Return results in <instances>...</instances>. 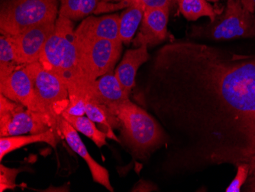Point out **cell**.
Wrapping results in <instances>:
<instances>
[{
    "label": "cell",
    "mask_w": 255,
    "mask_h": 192,
    "mask_svg": "<svg viewBox=\"0 0 255 192\" xmlns=\"http://www.w3.org/2000/svg\"><path fill=\"white\" fill-rule=\"evenodd\" d=\"M150 58L147 44H141L135 49L128 50L120 64L115 71L125 93L129 97L131 90L135 86L137 70Z\"/></svg>",
    "instance_id": "15"
},
{
    "label": "cell",
    "mask_w": 255,
    "mask_h": 192,
    "mask_svg": "<svg viewBox=\"0 0 255 192\" xmlns=\"http://www.w3.org/2000/svg\"><path fill=\"white\" fill-rule=\"evenodd\" d=\"M57 132L50 130L43 133L30 134L29 136H13L1 137L0 139V160L11 152L19 150L24 146L37 143H48L52 147H56L57 143Z\"/></svg>",
    "instance_id": "16"
},
{
    "label": "cell",
    "mask_w": 255,
    "mask_h": 192,
    "mask_svg": "<svg viewBox=\"0 0 255 192\" xmlns=\"http://www.w3.org/2000/svg\"><path fill=\"white\" fill-rule=\"evenodd\" d=\"M88 99L97 100L113 114L115 109L129 97L125 93L115 72H110L90 82Z\"/></svg>",
    "instance_id": "14"
},
{
    "label": "cell",
    "mask_w": 255,
    "mask_h": 192,
    "mask_svg": "<svg viewBox=\"0 0 255 192\" xmlns=\"http://www.w3.org/2000/svg\"><path fill=\"white\" fill-rule=\"evenodd\" d=\"M170 7L148 8L144 10L141 28L134 38L135 46H154L166 39Z\"/></svg>",
    "instance_id": "11"
},
{
    "label": "cell",
    "mask_w": 255,
    "mask_h": 192,
    "mask_svg": "<svg viewBox=\"0 0 255 192\" xmlns=\"http://www.w3.org/2000/svg\"><path fill=\"white\" fill-rule=\"evenodd\" d=\"M207 1H210V2H217L218 0H207Z\"/></svg>",
    "instance_id": "29"
},
{
    "label": "cell",
    "mask_w": 255,
    "mask_h": 192,
    "mask_svg": "<svg viewBox=\"0 0 255 192\" xmlns=\"http://www.w3.org/2000/svg\"><path fill=\"white\" fill-rule=\"evenodd\" d=\"M144 12L142 7L133 4L127 7L120 15V38L123 44H128L131 42L139 24L142 21Z\"/></svg>",
    "instance_id": "18"
},
{
    "label": "cell",
    "mask_w": 255,
    "mask_h": 192,
    "mask_svg": "<svg viewBox=\"0 0 255 192\" xmlns=\"http://www.w3.org/2000/svg\"><path fill=\"white\" fill-rule=\"evenodd\" d=\"M86 115L95 123L103 126L107 137L112 140L119 141L113 133V128H120L118 119L110 111V109L97 100L88 99L86 107Z\"/></svg>",
    "instance_id": "17"
},
{
    "label": "cell",
    "mask_w": 255,
    "mask_h": 192,
    "mask_svg": "<svg viewBox=\"0 0 255 192\" xmlns=\"http://www.w3.org/2000/svg\"><path fill=\"white\" fill-rule=\"evenodd\" d=\"M250 173V166L249 163H242L239 165L238 173L234 180L232 182L230 186L226 189L227 192H240L241 187L244 184Z\"/></svg>",
    "instance_id": "24"
},
{
    "label": "cell",
    "mask_w": 255,
    "mask_h": 192,
    "mask_svg": "<svg viewBox=\"0 0 255 192\" xmlns=\"http://www.w3.org/2000/svg\"><path fill=\"white\" fill-rule=\"evenodd\" d=\"M130 4H136L142 7L144 10L148 8H163L170 7L177 0H127Z\"/></svg>",
    "instance_id": "25"
},
{
    "label": "cell",
    "mask_w": 255,
    "mask_h": 192,
    "mask_svg": "<svg viewBox=\"0 0 255 192\" xmlns=\"http://www.w3.org/2000/svg\"><path fill=\"white\" fill-rule=\"evenodd\" d=\"M164 54L173 77L165 105L177 137L171 172L250 163L255 133L242 86L243 59H228L218 48L191 41L171 44Z\"/></svg>",
    "instance_id": "1"
},
{
    "label": "cell",
    "mask_w": 255,
    "mask_h": 192,
    "mask_svg": "<svg viewBox=\"0 0 255 192\" xmlns=\"http://www.w3.org/2000/svg\"><path fill=\"white\" fill-rule=\"evenodd\" d=\"M60 131L71 150L75 152L87 163L94 182L105 187L107 190L113 192L114 189L110 183V173L108 170L99 164L94 158L90 156L77 130L63 117L60 122Z\"/></svg>",
    "instance_id": "12"
},
{
    "label": "cell",
    "mask_w": 255,
    "mask_h": 192,
    "mask_svg": "<svg viewBox=\"0 0 255 192\" xmlns=\"http://www.w3.org/2000/svg\"><path fill=\"white\" fill-rule=\"evenodd\" d=\"M120 19L118 14L101 17H87L75 30L76 41L107 39L121 41L120 38Z\"/></svg>",
    "instance_id": "13"
},
{
    "label": "cell",
    "mask_w": 255,
    "mask_h": 192,
    "mask_svg": "<svg viewBox=\"0 0 255 192\" xmlns=\"http://www.w3.org/2000/svg\"><path fill=\"white\" fill-rule=\"evenodd\" d=\"M58 0H7L1 8V35L14 36L45 21H57Z\"/></svg>",
    "instance_id": "5"
},
{
    "label": "cell",
    "mask_w": 255,
    "mask_h": 192,
    "mask_svg": "<svg viewBox=\"0 0 255 192\" xmlns=\"http://www.w3.org/2000/svg\"><path fill=\"white\" fill-rule=\"evenodd\" d=\"M59 15L71 20H79L95 12L99 0H58Z\"/></svg>",
    "instance_id": "20"
},
{
    "label": "cell",
    "mask_w": 255,
    "mask_h": 192,
    "mask_svg": "<svg viewBox=\"0 0 255 192\" xmlns=\"http://www.w3.org/2000/svg\"><path fill=\"white\" fill-rule=\"evenodd\" d=\"M53 130L44 115L0 94V136L13 137Z\"/></svg>",
    "instance_id": "8"
},
{
    "label": "cell",
    "mask_w": 255,
    "mask_h": 192,
    "mask_svg": "<svg viewBox=\"0 0 255 192\" xmlns=\"http://www.w3.org/2000/svg\"><path fill=\"white\" fill-rule=\"evenodd\" d=\"M62 117L67 120L77 132L84 134L86 137L94 142L99 148H102L103 146L107 145V133L104 131H101L96 127L95 123L90 120L87 115L75 116L69 115L64 113Z\"/></svg>",
    "instance_id": "19"
},
{
    "label": "cell",
    "mask_w": 255,
    "mask_h": 192,
    "mask_svg": "<svg viewBox=\"0 0 255 192\" xmlns=\"http://www.w3.org/2000/svg\"><path fill=\"white\" fill-rule=\"evenodd\" d=\"M123 1V0H99V2H120Z\"/></svg>",
    "instance_id": "28"
},
{
    "label": "cell",
    "mask_w": 255,
    "mask_h": 192,
    "mask_svg": "<svg viewBox=\"0 0 255 192\" xmlns=\"http://www.w3.org/2000/svg\"><path fill=\"white\" fill-rule=\"evenodd\" d=\"M19 170L11 169L3 165L0 166V192H3L8 189H14L16 186L15 179Z\"/></svg>",
    "instance_id": "23"
},
{
    "label": "cell",
    "mask_w": 255,
    "mask_h": 192,
    "mask_svg": "<svg viewBox=\"0 0 255 192\" xmlns=\"http://www.w3.org/2000/svg\"><path fill=\"white\" fill-rule=\"evenodd\" d=\"M56 21H48L27 28L11 36L18 65H27L39 61L46 42L55 29Z\"/></svg>",
    "instance_id": "9"
},
{
    "label": "cell",
    "mask_w": 255,
    "mask_h": 192,
    "mask_svg": "<svg viewBox=\"0 0 255 192\" xmlns=\"http://www.w3.org/2000/svg\"><path fill=\"white\" fill-rule=\"evenodd\" d=\"M0 64H15L16 62L15 48L11 36L1 35L0 37Z\"/></svg>",
    "instance_id": "22"
},
{
    "label": "cell",
    "mask_w": 255,
    "mask_h": 192,
    "mask_svg": "<svg viewBox=\"0 0 255 192\" xmlns=\"http://www.w3.org/2000/svg\"><path fill=\"white\" fill-rule=\"evenodd\" d=\"M74 31L72 20L59 15L39 59L44 68L65 82L67 89L88 81L83 78L79 69Z\"/></svg>",
    "instance_id": "2"
},
{
    "label": "cell",
    "mask_w": 255,
    "mask_h": 192,
    "mask_svg": "<svg viewBox=\"0 0 255 192\" xmlns=\"http://www.w3.org/2000/svg\"><path fill=\"white\" fill-rule=\"evenodd\" d=\"M76 42L79 69L84 80L94 81L104 74L113 72L121 55V41L92 39Z\"/></svg>",
    "instance_id": "6"
},
{
    "label": "cell",
    "mask_w": 255,
    "mask_h": 192,
    "mask_svg": "<svg viewBox=\"0 0 255 192\" xmlns=\"http://www.w3.org/2000/svg\"><path fill=\"white\" fill-rule=\"evenodd\" d=\"M249 164L250 166V173L255 174V156L252 157Z\"/></svg>",
    "instance_id": "27"
},
{
    "label": "cell",
    "mask_w": 255,
    "mask_h": 192,
    "mask_svg": "<svg viewBox=\"0 0 255 192\" xmlns=\"http://www.w3.org/2000/svg\"><path fill=\"white\" fill-rule=\"evenodd\" d=\"M118 119L126 145L137 158L146 156L166 141V134L157 120L129 99L113 111Z\"/></svg>",
    "instance_id": "3"
},
{
    "label": "cell",
    "mask_w": 255,
    "mask_h": 192,
    "mask_svg": "<svg viewBox=\"0 0 255 192\" xmlns=\"http://www.w3.org/2000/svg\"><path fill=\"white\" fill-rule=\"evenodd\" d=\"M241 2L245 8L254 13L255 10V0H241Z\"/></svg>",
    "instance_id": "26"
},
{
    "label": "cell",
    "mask_w": 255,
    "mask_h": 192,
    "mask_svg": "<svg viewBox=\"0 0 255 192\" xmlns=\"http://www.w3.org/2000/svg\"><path fill=\"white\" fill-rule=\"evenodd\" d=\"M0 92L7 98L40 114L32 78L26 65H18L6 79L0 81Z\"/></svg>",
    "instance_id": "10"
},
{
    "label": "cell",
    "mask_w": 255,
    "mask_h": 192,
    "mask_svg": "<svg viewBox=\"0 0 255 192\" xmlns=\"http://www.w3.org/2000/svg\"><path fill=\"white\" fill-rule=\"evenodd\" d=\"M27 70L32 78L40 114L57 133L60 122L69 104L67 84L58 76L46 69L39 61L27 64Z\"/></svg>",
    "instance_id": "4"
},
{
    "label": "cell",
    "mask_w": 255,
    "mask_h": 192,
    "mask_svg": "<svg viewBox=\"0 0 255 192\" xmlns=\"http://www.w3.org/2000/svg\"><path fill=\"white\" fill-rule=\"evenodd\" d=\"M197 36L213 40H229L255 36V18L241 0H228L224 16L203 28L193 30Z\"/></svg>",
    "instance_id": "7"
},
{
    "label": "cell",
    "mask_w": 255,
    "mask_h": 192,
    "mask_svg": "<svg viewBox=\"0 0 255 192\" xmlns=\"http://www.w3.org/2000/svg\"><path fill=\"white\" fill-rule=\"evenodd\" d=\"M177 3L180 12L189 21L203 16L209 17L212 21L216 19V12L206 0H177Z\"/></svg>",
    "instance_id": "21"
}]
</instances>
